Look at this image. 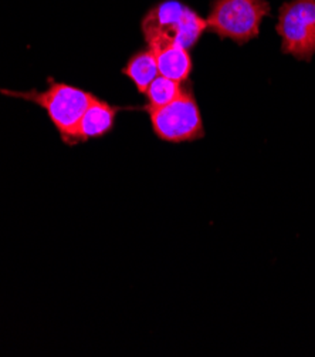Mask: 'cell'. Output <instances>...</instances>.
I'll return each instance as SVG.
<instances>
[{
    "label": "cell",
    "instance_id": "obj_8",
    "mask_svg": "<svg viewBox=\"0 0 315 357\" xmlns=\"http://www.w3.org/2000/svg\"><path fill=\"white\" fill-rule=\"evenodd\" d=\"M122 75L134 83L139 93L145 94L150 84L159 76L155 53L150 47L136 52L124 66Z\"/></svg>",
    "mask_w": 315,
    "mask_h": 357
},
{
    "label": "cell",
    "instance_id": "obj_1",
    "mask_svg": "<svg viewBox=\"0 0 315 357\" xmlns=\"http://www.w3.org/2000/svg\"><path fill=\"white\" fill-rule=\"evenodd\" d=\"M0 94L26 100L42 107L67 146H74L79 123L86 110L97 98V96L90 91L53 80H50L49 87L45 91H13L0 89Z\"/></svg>",
    "mask_w": 315,
    "mask_h": 357
},
{
    "label": "cell",
    "instance_id": "obj_4",
    "mask_svg": "<svg viewBox=\"0 0 315 357\" xmlns=\"http://www.w3.org/2000/svg\"><path fill=\"white\" fill-rule=\"evenodd\" d=\"M147 113L155 135L162 141L179 144L204 137L200 109L189 86L177 100Z\"/></svg>",
    "mask_w": 315,
    "mask_h": 357
},
{
    "label": "cell",
    "instance_id": "obj_5",
    "mask_svg": "<svg viewBox=\"0 0 315 357\" xmlns=\"http://www.w3.org/2000/svg\"><path fill=\"white\" fill-rule=\"evenodd\" d=\"M275 30L282 38V52L297 60L315 56V0H290L278 10Z\"/></svg>",
    "mask_w": 315,
    "mask_h": 357
},
{
    "label": "cell",
    "instance_id": "obj_3",
    "mask_svg": "<svg viewBox=\"0 0 315 357\" xmlns=\"http://www.w3.org/2000/svg\"><path fill=\"white\" fill-rule=\"evenodd\" d=\"M270 10L267 0H212L206 19L207 30L220 39L246 45L257 38L261 22Z\"/></svg>",
    "mask_w": 315,
    "mask_h": 357
},
{
    "label": "cell",
    "instance_id": "obj_2",
    "mask_svg": "<svg viewBox=\"0 0 315 357\" xmlns=\"http://www.w3.org/2000/svg\"><path fill=\"white\" fill-rule=\"evenodd\" d=\"M206 29V19L178 0H165L155 5L141 22L144 39L151 50L168 45L191 50Z\"/></svg>",
    "mask_w": 315,
    "mask_h": 357
},
{
    "label": "cell",
    "instance_id": "obj_7",
    "mask_svg": "<svg viewBox=\"0 0 315 357\" xmlns=\"http://www.w3.org/2000/svg\"><path fill=\"white\" fill-rule=\"evenodd\" d=\"M152 52L155 53L161 76L179 83L188 82L193 70V60L188 49L178 45H168Z\"/></svg>",
    "mask_w": 315,
    "mask_h": 357
},
{
    "label": "cell",
    "instance_id": "obj_9",
    "mask_svg": "<svg viewBox=\"0 0 315 357\" xmlns=\"http://www.w3.org/2000/svg\"><path fill=\"white\" fill-rule=\"evenodd\" d=\"M186 87H184V83L175 82L172 79L158 76L147 89L145 91V98H147V105L144 107L145 112L161 109V107L172 102L173 100H177Z\"/></svg>",
    "mask_w": 315,
    "mask_h": 357
},
{
    "label": "cell",
    "instance_id": "obj_6",
    "mask_svg": "<svg viewBox=\"0 0 315 357\" xmlns=\"http://www.w3.org/2000/svg\"><path fill=\"white\" fill-rule=\"evenodd\" d=\"M121 110L122 107L111 105L110 102L97 97L79 123L74 137V146L88 139L101 138L113 131L117 116Z\"/></svg>",
    "mask_w": 315,
    "mask_h": 357
}]
</instances>
